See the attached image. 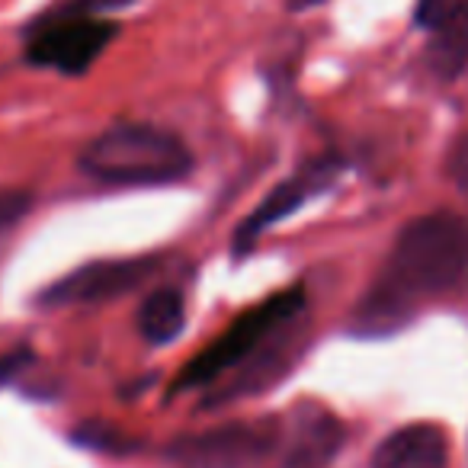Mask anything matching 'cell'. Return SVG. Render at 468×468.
<instances>
[{
	"mask_svg": "<svg viewBox=\"0 0 468 468\" xmlns=\"http://www.w3.org/2000/svg\"><path fill=\"white\" fill-rule=\"evenodd\" d=\"M78 164L90 180L106 186H164L193 170V154L174 132L122 122L87 142Z\"/></svg>",
	"mask_w": 468,
	"mask_h": 468,
	"instance_id": "obj_3",
	"label": "cell"
},
{
	"mask_svg": "<svg viewBox=\"0 0 468 468\" xmlns=\"http://www.w3.org/2000/svg\"><path fill=\"white\" fill-rule=\"evenodd\" d=\"M186 327V302L174 286H161L142 302L138 308V331L151 346L174 344Z\"/></svg>",
	"mask_w": 468,
	"mask_h": 468,
	"instance_id": "obj_11",
	"label": "cell"
},
{
	"mask_svg": "<svg viewBox=\"0 0 468 468\" xmlns=\"http://www.w3.org/2000/svg\"><path fill=\"white\" fill-rule=\"evenodd\" d=\"M129 4L132 0H65L29 23L23 55L33 68L80 78L119 36V27L106 14Z\"/></svg>",
	"mask_w": 468,
	"mask_h": 468,
	"instance_id": "obj_4",
	"label": "cell"
},
{
	"mask_svg": "<svg viewBox=\"0 0 468 468\" xmlns=\"http://www.w3.org/2000/svg\"><path fill=\"white\" fill-rule=\"evenodd\" d=\"M427 68L436 80L452 84L468 68V0H459L433 29L427 42Z\"/></svg>",
	"mask_w": 468,
	"mask_h": 468,
	"instance_id": "obj_10",
	"label": "cell"
},
{
	"mask_svg": "<svg viewBox=\"0 0 468 468\" xmlns=\"http://www.w3.org/2000/svg\"><path fill=\"white\" fill-rule=\"evenodd\" d=\"M33 212V193L29 189H0V241Z\"/></svg>",
	"mask_w": 468,
	"mask_h": 468,
	"instance_id": "obj_12",
	"label": "cell"
},
{
	"mask_svg": "<svg viewBox=\"0 0 468 468\" xmlns=\"http://www.w3.org/2000/svg\"><path fill=\"white\" fill-rule=\"evenodd\" d=\"M78 442H84V446H93V449H106V452H122L129 442H125V436L119 433V430H110V427H97V423H90V427L78 430Z\"/></svg>",
	"mask_w": 468,
	"mask_h": 468,
	"instance_id": "obj_13",
	"label": "cell"
},
{
	"mask_svg": "<svg viewBox=\"0 0 468 468\" xmlns=\"http://www.w3.org/2000/svg\"><path fill=\"white\" fill-rule=\"evenodd\" d=\"M280 440L282 427L273 417L228 420L176 436L167 446V459L174 468H257L273 459Z\"/></svg>",
	"mask_w": 468,
	"mask_h": 468,
	"instance_id": "obj_5",
	"label": "cell"
},
{
	"mask_svg": "<svg viewBox=\"0 0 468 468\" xmlns=\"http://www.w3.org/2000/svg\"><path fill=\"white\" fill-rule=\"evenodd\" d=\"M344 446V427L324 408L295 410L289 436L280 440L273 468H331Z\"/></svg>",
	"mask_w": 468,
	"mask_h": 468,
	"instance_id": "obj_8",
	"label": "cell"
},
{
	"mask_svg": "<svg viewBox=\"0 0 468 468\" xmlns=\"http://www.w3.org/2000/svg\"><path fill=\"white\" fill-rule=\"evenodd\" d=\"M459 0H417V7H414V20L417 27L423 29H433L436 23L442 20V16L449 14V10L455 7Z\"/></svg>",
	"mask_w": 468,
	"mask_h": 468,
	"instance_id": "obj_16",
	"label": "cell"
},
{
	"mask_svg": "<svg viewBox=\"0 0 468 468\" xmlns=\"http://www.w3.org/2000/svg\"><path fill=\"white\" fill-rule=\"evenodd\" d=\"M305 327V292L299 286L263 299L231 321L206 350H199L176 376L174 391L208 388L225 382L208 404H228L261 391L292 366L295 344Z\"/></svg>",
	"mask_w": 468,
	"mask_h": 468,
	"instance_id": "obj_1",
	"label": "cell"
},
{
	"mask_svg": "<svg viewBox=\"0 0 468 468\" xmlns=\"http://www.w3.org/2000/svg\"><path fill=\"white\" fill-rule=\"evenodd\" d=\"M337 174H340V164L321 157V161L305 164V167L295 170L292 176H286V180H282L280 186H276L273 193H270L267 199L241 221V225H238V234H234V254H248L261 234H267L273 225L286 221L289 215H295L318 193H324Z\"/></svg>",
	"mask_w": 468,
	"mask_h": 468,
	"instance_id": "obj_7",
	"label": "cell"
},
{
	"mask_svg": "<svg viewBox=\"0 0 468 468\" xmlns=\"http://www.w3.org/2000/svg\"><path fill=\"white\" fill-rule=\"evenodd\" d=\"M318 4H324V0H289L292 10H308V7H318Z\"/></svg>",
	"mask_w": 468,
	"mask_h": 468,
	"instance_id": "obj_17",
	"label": "cell"
},
{
	"mask_svg": "<svg viewBox=\"0 0 468 468\" xmlns=\"http://www.w3.org/2000/svg\"><path fill=\"white\" fill-rule=\"evenodd\" d=\"M465 280L468 221L452 212L417 215L398 231L382 276L356 308V321L366 334L401 327L417 302L440 299Z\"/></svg>",
	"mask_w": 468,
	"mask_h": 468,
	"instance_id": "obj_2",
	"label": "cell"
},
{
	"mask_svg": "<svg viewBox=\"0 0 468 468\" xmlns=\"http://www.w3.org/2000/svg\"><path fill=\"white\" fill-rule=\"evenodd\" d=\"M449 442L436 423H408L385 436L372 452V468H446Z\"/></svg>",
	"mask_w": 468,
	"mask_h": 468,
	"instance_id": "obj_9",
	"label": "cell"
},
{
	"mask_svg": "<svg viewBox=\"0 0 468 468\" xmlns=\"http://www.w3.org/2000/svg\"><path fill=\"white\" fill-rule=\"evenodd\" d=\"M157 273L154 257H122V261H93L71 270L39 292L42 308H84L122 299Z\"/></svg>",
	"mask_w": 468,
	"mask_h": 468,
	"instance_id": "obj_6",
	"label": "cell"
},
{
	"mask_svg": "<svg viewBox=\"0 0 468 468\" xmlns=\"http://www.w3.org/2000/svg\"><path fill=\"white\" fill-rule=\"evenodd\" d=\"M446 170H449V180H452V186L468 199V132L452 144Z\"/></svg>",
	"mask_w": 468,
	"mask_h": 468,
	"instance_id": "obj_14",
	"label": "cell"
},
{
	"mask_svg": "<svg viewBox=\"0 0 468 468\" xmlns=\"http://www.w3.org/2000/svg\"><path fill=\"white\" fill-rule=\"evenodd\" d=\"M29 363H33V350H29V346H14V350L0 353V388L16 382V376H20Z\"/></svg>",
	"mask_w": 468,
	"mask_h": 468,
	"instance_id": "obj_15",
	"label": "cell"
}]
</instances>
